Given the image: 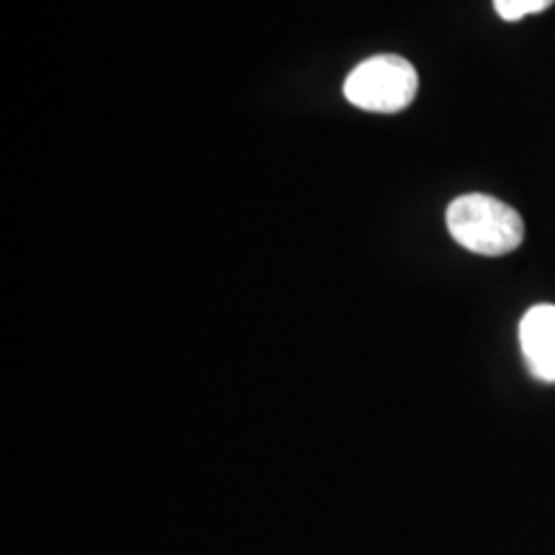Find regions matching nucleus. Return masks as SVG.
I'll return each instance as SVG.
<instances>
[{
	"mask_svg": "<svg viewBox=\"0 0 555 555\" xmlns=\"http://www.w3.org/2000/svg\"><path fill=\"white\" fill-rule=\"evenodd\" d=\"M448 232L470 253L499 258L522 245L525 221L504 201L486 193H468L448 206Z\"/></svg>",
	"mask_w": 555,
	"mask_h": 555,
	"instance_id": "1",
	"label": "nucleus"
},
{
	"mask_svg": "<svg viewBox=\"0 0 555 555\" xmlns=\"http://www.w3.org/2000/svg\"><path fill=\"white\" fill-rule=\"evenodd\" d=\"M416 88L420 78L412 62L399 54H376L347 75L345 99L373 114H399L414 101Z\"/></svg>",
	"mask_w": 555,
	"mask_h": 555,
	"instance_id": "2",
	"label": "nucleus"
},
{
	"mask_svg": "<svg viewBox=\"0 0 555 555\" xmlns=\"http://www.w3.org/2000/svg\"><path fill=\"white\" fill-rule=\"evenodd\" d=\"M519 345L530 373L543 384H555V307L538 304L519 322Z\"/></svg>",
	"mask_w": 555,
	"mask_h": 555,
	"instance_id": "3",
	"label": "nucleus"
},
{
	"mask_svg": "<svg viewBox=\"0 0 555 555\" xmlns=\"http://www.w3.org/2000/svg\"><path fill=\"white\" fill-rule=\"evenodd\" d=\"M555 0H494V9L504 21H519L551 9Z\"/></svg>",
	"mask_w": 555,
	"mask_h": 555,
	"instance_id": "4",
	"label": "nucleus"
}]
</instances>
